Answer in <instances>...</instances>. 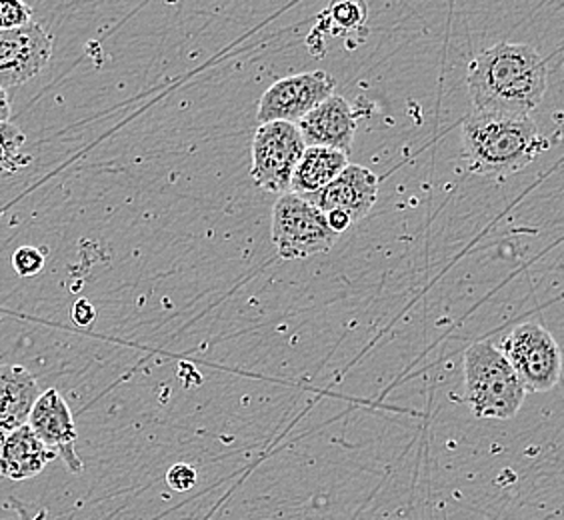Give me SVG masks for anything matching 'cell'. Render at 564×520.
Returning <instances> with one entry per match:
<instances>
[{
    "label": "cell",
    "mask_w": 564,
    "mask_h": 520,
    "mask_svg": "<svg viewBox=\"0 0 564 520\" xmlns=\"http://www.w3.org/2000/svg\"><path fill=\"white\" fill-rule=\"evenodd\" d=\"M12 267L19 277H34L44 269V252L36 247H21L12 254Z\"/></svg>",
    "instance_id": "18"
},
{
    "label": "cell",
    "mask_w": 564,
    "mask_h": 520,
    "mask_svg": "<svg viewBox=\"0 0 564 520\" xmlns=\"http://www.w3.org/2000/svg\"><path fill=\"white\" fill-rule=\"evenodd\" d=\"M500 353L509 360L524 390L546 392L554 389L563 375V355L554 336L536 323H524L510 333Z\"/></svg>",
    "instance_id": "5"
},
{
    "label": "cell",
    "mask_w": 564,
    "mask_h": 520,
    "mask_svg": "<svg viewBox=\"0 0 564 520\" xmlns=\"http://www.w3.org/2000/svg\"><path fill=\"white\" fill-rule=\"evenodd\" d=\"M95 318H97V311H95L93 304L88 303L87 299L76 301L75 306H73V321H75L76 325H93Z\"/></svg>",
    "instance_id": "20"
},
{
    "label": "cell",
    "mask_w": 564,
    "mask_h": 520,
    "mask_svg": "<svg viewBox=\"0 0 564 520\" xmlns=\"http://www.w3.org/2000/svg\"><path fill=\"white\" fill-rule=\"evenodd\" d=\"M196 480H198V475H196L195 468L191 465H185V463L171 466L169 473H166V483L176 492L191 490V488L195 487Z\"/></svg>",
    "instance_id": "19"
},
{
    "label": "cell",
    "mask_w": 564,
    "mask_h": 520,
    "mask_svg": "<svg viewBox=\"0 0 564 520\" xmlns=\"http://www.w3.org/2000/svg\"><path fill=\"white\" fill-rule=\"evenodd\" d=\"M325 215L328 225H330V228H333L337 235H343V232L352 225L350 218H348L347 215H343L340 210H330V213H325Z\"/></svg>",
    "instance_id": "21"
},
{
    "label": "cell",
    "mask_w": 564,
    "mask_h": 520,
    "mask_svg": "<svg viewBox=\"0 0 564 520\" xmlns=\"http://www.w3.org/2000/svg\"><path fill=\"white\" fill-rule=\"evenodd\" d=\"M55 455L34 436L29 424L0 436V477L29 480L39 477Z\"/></svg>",
    "instance_id": "13"
},
{
    "label": "cell",
    "mask_w": 564,
    "mask_h": 520,
    "mask_svg": "<svg viewBox=\"0 0 564 520\" xmlns=\"http://www.w3.org/2000/svg\"><path fill=\"white\" fill-rule=\"evenodd\" d=\"M335 78L325 71L281 78L271 88H267V93L259 100L257 120L259 124L274 120L296 124L304 115H308L323 100L335 95Z\"/></svg>",
    "instance_id": "7"
},
{
    "label": "cell",
    "mask_w": 564,
    "mask_h": 520,
    "mask_svg": "<svg viewBox=\"0 0 564 520\" xmlns=\"http://www.w3.org/2000/svg\"><path fill=\"white\" fill-rule=\"evenodd\" d=\"M29 426L34 436L55 456H61L70 473H83L80 456L76 453L75 419L65 397L56 389L44 390L34 401L29 414Z\"/></svg>",
    "instance_id": "9"
},
{
    "label": "cell",
    "mask_w": 564,
    "mask_h": 520,
    "mask_svg": "<svg viewBox=\"0 0 564 520\" xmlns=\"http://www.w3.org/2000/svg\"><path fill=\"white\" fill-rule=\"evenodd\" d=\"M549 147L551 142L532 117L473 110L463 122V156L470 173H517Z\"/></svg>",
    "instance_id": "2"
},
{
    "label": "cell",
    "mask_w": 564,
    "mask_h": 520,
    "mask_svg": "<svg viewBox=\"0 0 564 520\" xmlns=\"http://www.w3.org/2000/svg\"><path fill=\"white\" fill-rule=\"evenodd\" d=\"M330 34L358 36L367 33V4L365 0H333L323 14Z\"/></svg>",
    "instance_id": "15"
},
{
    "label": "cell",
    "mask_w": 564,
    "mask_h": 520,
    "mask_svg": "<svg viewBox=\"0 0 564 520\" xmlns=\"http://www.w3.org/2000/svg\"><path fill=\"white\" fill-rule=\"evenodd\" d=\"M357 112L347 98L330 95L296 122L306 147H325L348 152L357 134Z\"/></svg>",
    "instance_id": "11"
},
{
    "label": "cell",
    "mask_w": 564,
    "mask_h": 520,
    "mask_svg": "<svg viewBox=\"0 0 564 520\" xmlns=\"http://www.w3.org/2000/svg\"><path fill=\"white\" fill-rule=\"evenodd\" d=\"M26 137L17 124L0 122V174H12L31 164V156L24 152Z\"/></svg>",
    "instance_id": "16"
},
{
    "label": "cell",
    "mask_w": 564,
    "mask_h": 520,
    "mask_svg": "<svg viewBox=\"0 0 564 520\" xmlns=\"http://www.w3.org/2000/svg\"><path fill=\"white\" fill-rule=\"evenodd\" d=\"M527 390L509 360L489 340L465 353V399L478 419H512L521 411Z\"/></svg>",
    "instance_id": "3"
},
{
    "label": "cell",
    "mask_w": 564,
    "mask_h": 520,
    "mask_svg": "<svg viewBox=\"0 0 564 520\" xmlns=\"http://www.w3.org/2000/svg\"><path fill=\"white\" fill-rule=\"evenodd\" d=\"M271 237L281 259L301 260L328 252L340 235L321 208L303 196L284 193L272 206Z\"/></svg>",
    "instance_id": "4"
},
{
    "label": "cell",
    "mask_w": 564,
    "mask_h": 520,
    "mask_svg": "<svg viewBox=\"0 0 564 520\" xmlns=\"http://www.w3.org/2000/svg\"><path fill=\"white\" fill-rule=\"evenodd\" d=\"M33 22V11L24 0H0V31L21 29Z\"/></svg>",
    "instance_id": "17"
},
{
    "label": "cell",
    "mask_w": 564,
    "mask_h": 520,
    "mask_svg": "<svg viewBox=\"0 0 564 520\" xmlns=\"http://www.w3.org/2000/svg\"><path fill=\"white\" fill-rule=\"evenodd\" d=\"M304 144L301 132L293 122H264L259 124L252 139V169L254 183L267 193H289L294 166L303 156Z\"/></svg>",
    "instance_id": "6"
},
{
    "label": "cell",
    "mask_w": 564,
    "mask_h": 520,
    "mask_svg": "<svg viewBox=\"0 0 564 520\" xmlns=\"http://www.w3.org/2000/svg\"><path fill=\"white\" fill-rule=\"evenodd\" d=\"M41 394L39 380L22 365H0V436L29 423Z\"/></svg>",
    "instance_id": "12"
},
{
    "label": "cell",
    "mask_w": 564,
    "mask_h": 520,
    "mask_svg": "<svg viewBox=\"0 0 564 520\" xmlns=\"http://www.w3.org/2000/svg\"><path fill=\"white\" fill-rule=\"evenodd\" d=\"M12 507L17 509V512H19V517H21V520H43L44 512H41L39 517H34L33 512H31V509H26V507L22 505L21 500H12Z\"/></svg>",
    "instance_id": "23"
},
{
    "label": "cell",
    "mask_w": 564,
    "mask_h": 520,
    "mask_svg": "<svg viewBox=\"0 0 564 520\" xmlns=\"http://www.w3.org/2000/svg\"><path fill=\"white\" fill-rule=\"evenodd\" d=\"M11 115V98H9L4 88H0V122H9Z\"/></svg>",
    "instance_id": "22"
},
{
    "label": "cell",
    "mask_w": 564,
    "mask_h": 520,
    "mask_svg": "<svg viewBox=\"0 0 564 520\" xmlns=\"http://www.w3.org/2000/svg\"><path fill=\"white\" fill-rule=\"evenodd\" d=\"M53 56V36L39 22L0 31V88L21 87L41 75Z\"/></svg>",
    "instance_id": "8"
},
{
    "label": "cell",
    "mask_w": 564,
    "mask_h": 520,
    "mask_svg": "<svg viewBox=\"0 0 564 520\" xmlns=\"http://www.w3.org/2000/svg\"><path fill=\"white\" fill-rule=\"evenodd\" d=\"M379 196V178L360 164H347L337 178L315 195L303 196L323 213L340 210L350 223L362 220L370 213Z\"/></svg>",
    "instance_id": "10"
},
{
    "label": "cell",
    "mask_w": 564,
    "mask_h": 520,
    "mask_svg": "<svg viewBox=\"0 0 564 520\" xmlns=\"http://www.w3.org/2000/svg\"><path fill=\"white\" fill-rule=\"evenodd\" d=\"M347 152L333 151L325 147H306L301 161L294 166L289 193L299 196L315 195L326 185H330L347 169Z\"/></svg>",
    "instance_id": "14"
},
{
    "label": "cell",
    "mask_w": 564,
    "mask_h": 520,
    "mask_svg": "<svg viewBox=\"0 0 564 520\" xmlns=\"http://www.w3.org/2000/svg\"><path fill=\"white\" fill-rule=\"evenodd\" d=\"M546 63L529 44H495L470 61L468 95L475 110L531 117L546 93Z\"/></svg>",
    "instance_id": "1"
}]
</instances>
